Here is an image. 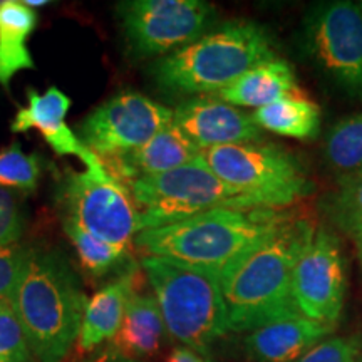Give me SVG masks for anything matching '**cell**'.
I'll list each match as a JSON object with an SVG mask.
<instances>
[{
	"instance_id": "d4e9b609",
	"label": "cell",
	"mask_w": 362,
	"mask_h": 362,
	"mask_svg": "<svg viewBox=\"0 0 362 362\" xmlns=\"http://www.w3.org/2000/svg\"><path fill=\"white\" fill-rule=\"evenodd\" d=\"M42 170L39 153H25L19 143H11L0 149V188L33 193L39 187Z\"/></svg>"
},
{
	"instance_id": "4316f807",
	"label": "cell",
	"mask_w": 362,
	"mask_h": 362,
	"mask_svg": "<svg viewBox=\"0 0 362 362\" xmlns=\"http://www.w3.org/2000/svg\"><path fill=\"white\" fill-rule=\"evenodd\" d=\"M361 346V339L356 336L325 339L296 362H357Z\"/></svg>"
},
{
	"instance_id": "cb8c5ba5",
	"label": "cell",
	"mask_w": 362,
	"mask_h": 362,
	"mask_svg": "<svg viewBox=\"0 0 362 362\" xmlns=\"http://www.w3.org/2000/svg\"><path fill=\"white\" fill-rule=\"evenodd\" d=\"M64 232L78 252L81 267L93 279H101L123 265L129 252L103 242L69 220H62Z\"/></svg>"
},
{
	"instance_id": "8fae6325",
	"label": "cell",
	"mask_w": 362,
	"mask_h": 362,
	"mask_svg": "<svg viewBox=\"0 0 362 362\" xmlns=\"http://www.w3.org/2000/svg\"><path fill=\"white\" fill-rule=\"evenodd\" d=\"M173 123V110L138 90H119L79 124V139L99 160L143 146Z\"/></svg>"
},
{
	"instance_id": "d6a6232c",
	"label": "cell",
	"mask_w": 362,
	"mask_h": 362,
	"mask_svg": "<svg viewBox=\"0 0 362 362\" xmlns=\"http://www.w3.org/2000/svg\"><path fill=\"white\" fill-rule=\"evenodd\" d=\"M356 248H357V255H359V260H361V265H362V238L356 240Z\"/></svg>"
},
{
	"instance_id": "277c9868",
	"label": "cell",
	"mask_w": 362,
	"mask_h": 362,
	"mask_svg": "<svg viewBox=\"0 0 362 362\" xmlns=\"http://www.w3.org/2000/svg\"><path fill=\"white\" fill-rule=\"evenodd\" d=\"M277 59L264 25L247 19L215 25L187 47L156 59L148 74L170 96H214L252 67Z\"/></svg>"
},
{
	"instance_id": "7c38bea8",
	"label": "cell",
	"mask_w": 362,
	"mask_h": 362,
	"mask_svg": "<svg viewBox=\"0 0 362 362\" xmlns=\"http://www.w3.org/2000/svg\"><path fill=\"white\" fill-rule=\"evenodd\" d=\"M346 262L339 238L325 226L315 228L293 272V297L300 314L334 325L346 302Z\"/></svg>"
},
{
	"instance_id": "ba28073f",
	"label": "cell",
	"mask_w": 362,
	"mask_h": 362,
	"mask_svg": "<svg viewBox=\"0 0 362 362\" xmlns=\"http://www.w3.org/2000/svg\"><path fill=\"white\" fill-rule=\"evenodd\" d=\"M307 59L330 86L362 99V8L349 0L314 4L302 22Z\"/></svg>"
},
{
	"instance_id": "6da1fadb",
	"label": "cell",
	"mask_w": 362,
	"mask_h": 362,
	"mask_svg": "<svg viewBox=\"0 0 362 362\" xmlns=\"http://www.w3.org/2000/svg\"><path fill=\"white\" fill-rule=\"evenodd\" d=\"M315 226L291 215L260 245L218 275L233 332H253L264 325L302 315L293 297V272Z\"/></svg>"
},
{
	"instance_id": "7402d4cb",
	"label": "cell",
	"mask_w": 362,
	"mask_h": 362,
	"mask_svg": "<svg viewBox=\"0 0 362 362\" xmlns=\"http://www.w3.org/2000/svg\"><path fill=\"white\" fill-rule=\"evenodd\" d=\"M324 160L339 178L362 173V112L330 126L324 138Z\"/></svg>"
},
{
	"instance_id": "9c48e42d",
	"label": "cell",
	"mask_w": 362,
	"mask_h": 362,
	"mask_svg": "<svg viewBox=\"0 0 362 362\" xmlns=\"http://www.w3.org/2000/svg\"><path fill=\"white\" fill-rule=\"evenodd\" d=\"M116 13L133 59L170 56L216 24L215 6L203 0H126Z\"/></svg>"
},
{
	"instance_id": "9a60e30c",
	"label": "cell",
	"mask_w": 362,
	"mask_h": 362,
	"mask_svg": "<svg viewBox=\"0 0 362 362\" xmlns=\"http://www.w3.org/2000/svg\"><path fill=\"white\" fill-rule=\"evenodd\" d=\"M334 325L298 315L264 325L245 339V351L255 362H292L322 342Z\"/></svg>"
},
{
	"instance_id": "f1b7e54d",
	"label": "cell",
	"mask_w": 362,
	"mask_h": 362,
	"mask_svg": "<svg viewBox=\"0 0 362 362\" xmlns=\"http://www.w3.org/2000/svg\"><path fill=\"white\" fill-rule=\"evenodd\" d=\"M27 252H29V247L19 245V243L0 248V300L8 302L13 285L19 279L21 267L24 264Z\"/></svg>"
},
{
	"instance_id": "1f68e13d",
	"label": "cell",
	"mask_w": 362,
	"mask_h": 362,
	"mask_svg": "<svg viewBox=\"0 0 362 362\" xmlns=\"http://www.w3.org/2000/svg\"><path fill=\"white\" fill-rule=\"evenodd\" d=\"M22 2L25 4L27 7H30V8H42V7H47V6H51V2H49V0H22Z\"/></svg>"
},
{
	"instance_id": "d6986e66",
	"label": "cell",
	"mask_w": 362,
	"mask_h": 362,
	"mask_svg": "<svg viewBox=\"0 0 362 362\" xmlns=\"http://www.w3.org/2000/svg\"><path fill=\"white\" fill-rule=\"evenodd\" d=\"M37 24V12L22 0L0 2V84L4 88H8L17 72L35 67L27 40Z\"/></svg>"
},
{
	"instance_id": "83f0119b",
	"label": "cell",
	"mask_w": 362,
	"mask_h": 362,
	"mask_svg": "<svg viewBox=\"0 0 362 362\" xmlns=\"http://www.w3.org/2000/svg\"><path fill=\"white\" fill-rule=\"evenodd\" d=\"M24 214L16 193L0 188V248L17 245L24 233Z\"/></svg>"
},
{
	"instance_id": "ac0fdd59",
	"label": "cell",
	"mask_w": 362,
	"mask_h": 362,
	"mask_svg": "<svg viewBox=\"0 0 362 362\" xmlns=\"http://www.w3.org/2000/svg\"><path fill=\"white\" fill-rule=\"evenodd\" d=\"M166 336L160 305L153 293H133L116 336L110 342L112 347L129 359H149L160 352Z\"/></svg>"
},
{
	"instance_id": "4fadbf2b",
	"label": "cell",
	"mask_w": 362,
	"mask_h": 362,
	"mask_svg": "<svg viewBox=\"0 0 362 362\" xmlns=\"http://www.w3.org/2000/svg\"><path fill=\"white\" fill-rule=\"evenodd\" d=\"M173 123L200 149L262 139L250 112L216 96L185 99L173 110Z\"/></svg>"
},
{
	"instance_id": "603a6c76",
	"label": "cell",
	"mask_w": 362,
	"mask_h": 362,
	"mask_svg": "<svg viewBox=\"0 0 362 362\" xmlns=\"http://www.w3.org/2000/svg\"><path fill=\"white\" fill-rule=\"evenodd\" d=\"M324 214L341 232L362 238V173L341 176L337 187L320 202Z\"/></svg>"
},
{
	"instance_id": "52a82bcc",
	"label": "cell",
	"mask_w": 362,
	"mask_h": 362,
	"mask_svg": "<svg viewBox=\"0 0 362 362\" xmlns=\"http://www.w3.org/2000/svg\"><path fill=\"white\" fill-rule=\"evenodd\" d=\"M129 189L139 214V232L218 208L255 206L245 194L216 178L200 160L166 173L141 176Z\"/></svg>"
},
{
	"instance_id": "2e32d148",
	"label": "cell",
	"mask_w": 362,
	"mask_h": 362,
	"mask_svg": "<svg viewBox=\"0 0 362 362\" xmlns=\"http://www.w3.org/2000/svg\"><path fill=\"white\" fill-rule=\"evenodd\" d=\"M138 267L129 265L119 277L94 293L86 305L76 346L81 354L96 351L103 342L112 341L123 320L126 305L139 288Z\"/></svg>"
},
{
	"instance_id": "484cf974",
	"label": "cell",
	"mask_w": 362,
	"mask_h": 362,
	"mask_svg": "<svg viewBox=\"0 0 362 362\" xmlns=\"http://www.w3.org/2000/svg\"><path fill=\"white\" fill-rule=\"evenodd\" d=\"M0 362H35L24 329L7 300H0Z\"/></svg>"
},
{
	"instance_id": "e0dca14e",
	"label": "cell",
	"mask_w": 362,
	"mask_h": 362,
	"mask_svg": "<svg viewBox=\"0 0 362 362\" xmlns=\"http://www.w3.org/2000/svg\"><path fill=\"white\" fill-rule=\"evenodd\" d=\"M296 71L285 59H274L252 67L237 81L214 94L221 101L237 107H264L279 99L300 94Z\"/></svg>"
},
{
	"instance_id": "ffe728a7",
	"label": "cell",
	"mask_w": 362,
	"mask_h": 362,
	"mask_svg": "<svg viewBox=\"0 0 362 362\" xmlns=\"http://www.w3.org/2000/svg\"><path fill=\"white\" fill-rule=\"evenodd\" d=\"M260 129L287 138L312 139L320 129V107L304 94H293L252 112Z\"/></svg>"
},
{
	"instance_id": "44dd1931",
	"label": "cell",
	"mask_w": 362,
	"mask_h": 362,
	"mask_svg": "<svg viewBox=\"0 0 362 362\" xmlns=\"http://www.w3.org/2000/svg\"><path fill=\"white\" fill-rule=\"evenodd\" d=\"M71 98L56 86H51L45 93L35 89L27 90V106L19 107L11 123L12 133H27L37 129L42 138H47L64 128L66 116L71 110Z\"/></svg>"
},
{
	"instance_id": "5b68a950",
	"label": "cell",
	"mask_w": 362,
	"mask_h": 362,
	"mask_svg": "<svg viewBox=\"0 0 362 362\" xmlns=\"http://www.w3.org/2000/svg\"><path fill=\"white\" fill-rule=\"evenodd\" d=\"M141 265L166 332L188 349L206 356L211 344L230 330L218 277L160 257H143Z\"/></svg>"
},
{
	"instance_id": "5bb4252c",
	"label": "cell",
	"mask_w": 362,
	"mask_h": 362,
	"mask_svg": "<svg viewBox=\"0 0 362 362\" xmlns=\"http://www.w3.org/2000/svg\"><path fill=\"white\" fill-rule=\"evenodd\" d=\"M200 151L202 149L178 126L171 123L143 146L101 161L112 178L129 187L141 176L166 173L189 165L198 160Z\"/></svg>"
},
{
	"instance_id": "7a4b0ae2",
	"label": "cell",
	"mask_w": 362,
	"mask_h": 362,
	"mask_svg": "<svg viewBox=\"0 0 362 362\" xmlns=\"http://www.w3.org/2000/svg\"><path fill=\"white\" fill-rule=\"evenodd\" d=\"M8 304L35 362H62L78 342L88 297L59 250L29 247Z\"/></svg>"
},
{
	"instance_id": "8992f818",
	"label": "cell",
	"mask_w": 362,
	"mask_h": 362,
	"mask_svg": "<svg viewBox=\"0 0 362 362\" xmlns=\"http://www.w3.org/2000/svg\"><path fill=\"white\" fill-rule=\"evenodd\" d=\"M198 160L255 206L280 210L312 192L297 158L277 144L253 141L205 148Z\"/></svg>"
},
{
	"instance_id": "3957f363",
	"label": "cell",
	"mask_w": 362,
	"mask_h": 362,
	"mask_svg": "<svg viewBox=\"0 0 362 362\" xmlns=\"http://www.w3.org/2000/svg\"><path fill=\"white\" fill-rule=\"evenodd\" d=\"M291 215L272 208H218L176 223L143 230L133 245L144 257H160L218 277Z\"/></svg>"
},
{
	"instance_id": "f546056e",
	"label": "cell",
	"mask_w": 362,
	"mask_h": 362,
	"mask_svg": "<svg viewBox=\"0 0 362 362\" xmlns=\"http://www.w3.org/2000/svg\"><path fill=\"white\" fill-rule=\"evenodd\" d=\"M86 362H141V361L129 359V357H126L121 354V352H117L111 344H107V346H104L99 351L94 352L93 357H89Z\"/></svg>"
},
{
	"instance_id": "836d02e7",
	"label": "cell",
	"mask_w": 362,
	"mask_h": 362,
	"mask_svg": "<svg viewBox=\"0 0 362 362\" xmlns=\"http://www.w3.org/2000/svg\"><path fill=\"white\" fill-rule=\"evenodd\" d=\"M357 4H359V7H361V8H362V2H357Z\"/></svg>"
},
{
	"instance_id": "e575fe53",
	"label": "cell",
	"mask_w": 362,
	"mask_h": 362,
	"mask_svg": "<svg viewBox=\"0 0 362 362\" xmlns=\"http://www.w3.org/2000/svg\"><path fill=\"white\" fill-rule=\"evenodd\" d=\"M357 362H362V356H361V357H359V361H357Z\"/></svg>"
},
{
	"instance_id": "30bf717a",
	"label": "cell",
	"mask_w": 362,
	"mask_h": 362,
	"mask_svg": "<svg viewBox=\"0 0 362 362\" xmlns=\"http://www.w3.org/2000/svg\"><path fill=\"white\" fill-rule=\"evenodd\" d=\"M64 220L103 242L129 252L139 232V214L128 185L110 176L99 180L89 171L67 170L57 189Z\"/></svg>"
},
{
	"instance_id": "4dcf8cb0",
	"label": "cell",
	"mask_w": 362,
	"mask_h": 362,
	"mask_svg": "<svg viewBox=\"0 0 362 362\" xmlns=\"http://www.w3.org/2000/svg\"><path fill=\"white\" fill-rule=\"evenodd\" d=\"M165 362H206L205 357H202L198 352H194L188 347H175L166 357Z\"/></svg>"
}]
</instances>
